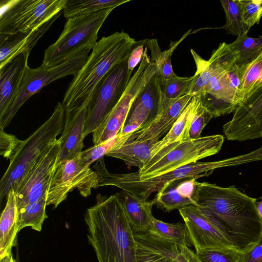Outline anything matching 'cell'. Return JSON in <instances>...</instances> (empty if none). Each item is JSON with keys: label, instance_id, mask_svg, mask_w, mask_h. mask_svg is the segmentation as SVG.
Here are the masks:
<instances>
[{"label": "cell", "instance_id": "1", "mask_svg": "<svg viewBox=\"0 0 262 262\" xmlns=\"http://www.w3.org/2000/svg\"><path fill=\"white\" fill-rule=\"evenodd\" d=\"M195 205L210 214L224 235L241 253L252 249L262 237V220L256 199L234 186L222 187L196 181Z\"/></svg>", "mask_w": 262, "mask_h": 262}, {"label": "cell", "instance_id": "2", "mask_svg": "<svg viewBox=\"0 0 262 262\" xmlns=\"http://www.w3.org/2000/svg\"><path fill=\"white\" fill-rule=\"evenodd\" d=\"M84 220L98 262H137L134 233L118 193L110 196L98 194Z\"/></svg>", "mask_w": 262, "mask_h": 262}, {"label": "cell", "instance_id": "3", "mask_svg": "<svg viewBox=\"0 0 262 262\" xmlns=\"http://www.w3.org/2000/svg\"><path fill=\"white\" fill-rule=\"evenodd\" d=\"M136 41L123 31L98 41L68 87L62 102L65 110L76 108L90 101L96 87L110 70L127 60Z\"/></svg>", "mask_w": 262, "mask_h": 262}, {"label": "cell", "instance_id": "4", "mask_svg": "<svg viewBox=\"0 0 262 262\" xmlns=\"http://www.w3.org/2000/svg\"><path fill=\"white\" fill-rule=\"evenodd\" d=\"M247 162L245 155L217 161H198L145 178H139L131 173H111L106 167L103 157L96 161L93 168L98 175L99 187L115 186L147 200L152 193L158 192L164 184L171 181L188 178L198 179L210 175L215 169L238 165Z\"/></svg>", "mask_w": 262, "mask_h": 262}, {"label": "cell", "instance_id": "5", "mask_svg": "<svg viewBox=\"0 0 262 262\" xmlns=\"http://www.w3.org/2000/svg\"><path fill=\"white\" fill-rule=\"evenodd\" d=\"M64 115L63 105L58 102L49 118L29 137L22 140L9 159L8 167L0 181L1 201L17 186L35 160L58 140L57 137L63 129Z\"/></svg>", "mask_w": 262, "mask_h": 262}, {"label": "cell", "instance_id": "6", "mask_svg": "<svg viewBox=\"0 0 262 262\" xmlns=\"http://www.w3.org/2000/svg\"><path fill=\"white\" fill-rule=\"evenodd\" d=\"M114 9H104L68 18L58 38L45 51L40 66L54 67L85 49L92 50L98 41L100 28Z\"/></svg>", "mask_w": 262, "mask_h": 262}, {"label": "cell", "instance_id": "7", "mask_svg": "<svg viewBox=\"0 0 262 262\" xmlns=\"http://www.w3.org/2000/svg\"><path fill=\"white\" fill-rule=\"evenodd\" d=\"M85 49L72 58L49 67L32 69L26 67L19 85L4 113L0 116V128L8 126L22 105L32 96L50 83L68 75H75L82 68L89 55Z\"/></svg>", "mask_w": 262, "mask_h": 262}, {"label": "cell", "instance_id": "8", "mask_svg": "<svg viewBox=\"0 0 262 262\" xmlns=\"http://www.w3.org/2000/svg\"><path fill=\"white\" fill-rule=\"evenodd\" d=\"M67 0H2L0 34L25 32L61 12Z\"/></svg>", "mask_w": 262, "mask_h": 262}, {"label": "cell", "instance_id": "9", "mask_svg": "<svg viewBox=\"0 0 262 262\" xmlns=\"http://www.w3.org/2000/svg\"><path fill=\"white\" fill-rule=\"evenodd\" d=\"M158 72L145 47L142 60L123 95L105 121L93 133L94 145L101 144L116 136L122 128L131 106Z\"/></svg>", "mask_w": 262, "mask_h": 262}, {"label": "cell", "instance_id": "10", "mask_svg": "<svg viewBox=\"0 0 262 262\" xmlns=\"http://www.w3.org/2000/svg\"><path fill=\"white\" fill-rule=\"evenodd\" d=\"M133 73L126 60L114 66L100 81L90 99L84 138L105 121L123 95Z\"/></svg>", "mask_w": 262, "mask_h": 262}, {"label": "cell", "instance_id": "11", "mask_svg": "<svg viewBox=\"0 0 262 262\" xmlns=\"http://www.w3.org/2000/svg\"><path fill=\"white\" fill-rule=\"evenodd\" d=\"M248 66L241 67L235 64L232 68L219 70L197 96L213 118L233 112L241 103L242 80Z\"/></svg>", "mask_w": 262, "mask_h": 262}, {"label": "cell", "instance_id": "12", "mask_svg": "<svg viewBox=\"0 0 262 262\" xmlns=\"http://www.w3.org/2000/svg\"><path fill=\"white\" fill-rule=\"evenodd\" d=\"M224 141L215 135L188 139L178 144L153 164L131 174L139 178L157 176L218 153Z\"/></svg>", "mask_w": 262, "mask_h": 262}, {"label": "cell", "instance_id": "13", "mask_svg": "<svg viewBox=\"0 0 262 262\" xmlns=\"http://www.w3.org/2000/svg\"><path fill=\"white\" fill-rule=\"evenodd\" d=\"M99 187L97 173L84 164L79 155L57 164L48 192L47 205L56 208L75 189L83 197H88L92 189Z\"/></svg>", "mask_w": 262, "mask_h": 262}, {"label": "cell", "instance_id": "14", "mask_svg": "<svg viewBox=\"0 0 262 262\" xmlns=\"http://www.w3.org/2000/svg\"><path fill=\"white\" fill-rule=\"evenodd\" d=\"M60 150L58 139L35 160L13 189L18 211L29 204L47 198Z\"/></svg>", "mask_w": 262, "mask_h": 262}, {"label": "cell", "instance_id": "15", "mask_svg": "<svg viewBox=\"0 0 262 262\" xmlns=\"http://www.w3.org/2000/svg\"><path fill=\"white\" fill-rule=\"evenodd\" d=\"M179 211L188 229L195 252L209 249H235L208 212L195 205Z\"/></svg>", "mask_w": 262, "mask_h": 262}, {"label": "cell", "instance_id": "16", "mask_svg": "<svg viewBox=\"0 0 262 262\" xmlns=\"http://www.w3.org/2000/svg\"><path fill=\"white\" fill-rule=\"evenodd\" d=\"M228 140L244 141L262 137V83L239 104L223 127Z\"/></svg>", "mask_w": 262, "mask_h": 262}, {"label": "cell", "instance_id": "17", "mask_svg": "<svg viewBox=\"0 0 262 262\" xmlns=\"http://www.w3.org/2000/svg\"><path fill=\"white\" fill-rule=\"evenodd\" d=\"M89 101L76 108L65 110L63 127L58 139L60 150L57 164L72 159L82 151Z\"/></svg>", "mask_w": 262, "mask_h": 262}, {"label": "cell", "instance_id": "18", "mask_svg": "<svg viewBox=\"0 0 262 262\" xmlns=\"http://www.w3.org/2000/svg\"><path fill=\"white\" fill-rule=\"evenodd\" d=\"M192 98L191 94L172 99L162 112L143 127L133 133L126 142L160 138L169 131Z\"/></svg>", "mask_w": 262, "mask_h": 262}, {"label": "cell", "instance_id": "19", "mask_svg": "<svg viewBox=\"0 0 262 262\" xmlns=\"http://www.w3.org/2000/svg\"><path fill=\"white\" fill-rule=\"evenodd\" d=\"M137 262H177L181 245L147 231L134 233Z\"/></svg>", "mask_w": 262, "mask_h": 262}, {"label": "cell", "instance_id": "20", "mask_svg": "<svg viewBox=\"0 0 262 262\" xmlns=\"http://www.w3.org/2000/svg\"><path fill=\"white\" fill-rule=\"evenodd\" d=\"M61 13H59L39 27L28 32L0 34V68L19 54L29 55L38 40Z\"/></svg>", "mask_w": 262, "mask_h": 262}, {"label": "cell", "instance_id": "21", "mask_svg": "<svg viewBox=\"0 0 262 262\" xmlns=\"http://www.w3.org/2000/svg\"><path fill=\"white\" fill-rule=\"evenodd\" d=\"M190 52L196 67V78L190 93L192 96H198L202 91L217 71L231 68L235 64L236 57L229 44L225 42L220 43L207 60L201 58L193 49Z\"/></svg>", "mask_w": 262, "mask_h": 262}, {"label": "cell", "instance_id": "22", "mask_svg": "<svg viewBox=\"0 0 262 262\" xmlns=\"http://www.w3.org/2000/svg\"><path fill=\"white\" fill-rule=\"evenodd\" d=\"M199 100L198 96H192L188 104L166 135L154 145L150 158L144 168L153 164L178 144L190 139L189 128Z\"/></svg>", "mask_w": 262, "mask_h": 262}, {"label": "cell", "instance_id": "23", "mask_svg": "<svg viewBox=\"0 0 262 262\" xmlns=\"http://www.w3.org/2000/svg\"><path fill=\"white\" fill-rule=\"evenodd\" d=\"M195 178H184L164 184L154 198L158 207L169 212L174 209L195 205Z\"/></svg>", "mask_w": 262, "mask_h": 262}, {"label": "cell", "instance_id": "24", "mask_svg": "<svg viewBox=\"0 0 262 262\" xmlns=\"http://www.w3.org/2000/svg\"><path fill=\"white\" fill-rule=\"evenodd\" d=\"M118 193L133 233L148 231L154 217L151 210L154 199L147 201L124 190Z\"/></svg>", "mask_w": 262, "mask_h": 262}, {"label": "cell", "instance_id": "25", "mask_svg": "<svg viewBox=\"0 0 262 262\" xmlns=\"http://www.w3.org/2000/svg\"><path fill=\"white\" fill-rule=\"evenodd\" d=\"M29 55L21 54L0 68V116L13 98L21 79Z\"/></svg>", "mask_w": 262, "mask_h": 262}, {"label": "cell", "instance_id": "26", "mask_svg": "<svg viewBox=\"0 0 262 262\" xmlns=\"http://www.w3.org/2000/svg\"><path fill=\"white\" fill-rule=\"evenodd\" d=\"M0 219V258L12 253L18 231L17 225L18 209L15 191L11 189Z\"/></svg>", "mask_w": 262, "mask_h": 262}, {"label": "cell", "instance_id": "27", "mask_svg": "<svg viewBox=\"0 0 262 262\" xmlns=\"http://www.w3.org/2000/svg\"><path fill=\"white\" fill-rule=\"evenodd\" d=\"M157 139L132 141L113 148L105 156L123 160L129 166L137 167L141 170L147 164L152 147Z\"/></svg>", "mask_w": 262, "mask_h": 262}, {"label": "cell", "instance_id": "28", "mask_svg": "<svg viewBox=\"0 0 262 262\" xmlns=\"http://www.w3.org/2000/svg\"><path fill=\"white\" fill-rule=\"evenodd\" d=\"M191 30L185 32L178 41L171 42L169 49L163 51H161L156 39H147L145 46L150 52L151 60L157 66V76L160 82L167 80L177 75L172 70L171 56L178 45L190 34Z\"/></svg>", "mask_w": 262, "mask_h": 262}, {"label": "cell", "instance_id": "29", "mask_svg": "<svg viewBox=\"0 0 262 262\" xmlns=\"http://www.w3.org/2000/svg\"><path fill=\"white\" fill-rule=\"evenodd\" d=\"M229 46L236 57L235 64L241 67H247L262 52V36L253 38L246 33L237 36Z\"/></svg>", "mask_w": 262, "mask_h": 262}, {"label": "cell", "instance_id": "30", "mask_svg": "<svg viewBox=\"0 0 262 262\" xmlns=\"http://www.w3.org/2000/svg\"><path fill=\"white\" fill-rule=\"evenodd\" d=\"M148 231L181 246L189 248L193 246L189 231L185 223H167L154 217Z\"/></svg>", "mask_w": 262, "mask_h": 262}, {"label": "cell", "instance_id": "31", "mask_svg": "<svg viewBox=\"0 0 262 262\" xmlns=\"http://www.w3.org/2000/svg\"><path fill=\"white\" fill-rule=\"evenodd\" d=\"M130 0H67L63 10V16L69 18L107 9H115Z\"/></svg>", "mask_w": 262, "mask_h": 262}, {"label": "cell", "instance_id": "32", "mask_svg": "<svg viewBox=\"0 0 262 262\" xmlns=\"http://www.w3.org/2000/svg\"><path fill=\"white\" fill-rule=\"evenodd\" d=\"M47 198H43L23 208L17 213V225L18 231L27 227L40 232L43 222L48 217L46 214Z\"/></svg>", "mask_w": 262, "mask_h": 262}, {"label": "cell", "instance_id": "33", "mask_svg": "<svg viewBox=\"0 0 262 262\" xmlns=\"http://www.w3.org/2000/svg\"><path fill=\"white\" fill-rule=\"evenodd\" d=\"M226 15V21L222 27L227 33L236 36L248 33L250 29L244 22L239 0L220 1Z\"/></svg>", "mask_w": 262, "mask_h": 262}, {"label": "cell", "instance_id": "34", "mask_svg": "<svg viewBox=\"0 0 262 262\" xmlns=\"http://www.w3.org/2000/svg\"><path fill=\"white\" fill-rule=\"evenodd\" d=\"M262 83V52L244 73L241 90L242 102ZM241 102V103H242Z\"/></svg>", "mask_w": 262, "mask_h": 262}, {"label": "cell", "instance_id": "35", "mask_svg": "<svg viewBox=\"0 0 262 262\" xmlns=\"http://www.w3.org/2000/svg\"><path fill=\"white\" fill-rule=\"evenodd\" d=\"M195 78V74L190 77L176 75L167 80L159 81L160 90L166 97L171 99L190 94Z\"/></svg>", "mask_w": 262, "mask_h": 262}, {"label": "cell", "instance_id": "36", "mask_svg": "<svg viewBox=\"0 0 262 262\" xmlns=\"http://www.w3.org/2000/svg\"><path fill=\"white\" fill-rule=\"evenodd\" d=\"M195 253L201 262H240L235 249H209Z\"/></svg>", "mask_w": 262, "mask_h": 262}, {"label": "cell", "instance_id": "37", "mask_svg": "<svg viewBox=\"0 0 262 262\" xmlns=\"http://www.w3.org/2000/svg\"><path fill=\"white\" fill-rule=\"evenodd\" d=\"M118 135L101 144L93 145L90 148L82 151L79 154L81 161L85 164L90 166L95 161L103 157L110 150L116 143Z\"/></svg>", "mask_w": 262, "mask_h": 262}, {"label": "cell", "instance_id": "38", "mask_svg": "<svg viewBox=\"0 0 262 262\" xmlns=\"http://www.w3.org/2000/svg\"><path fill=\"white\" fill-rule=\"evenodd\" d=\"M245 23L250 28L262 17V0H239Z\"/></svg>", "mask_w": 262, "mask_h": 262}, {"label": "cell", "instance_id": "39", "mask_svg": "<svg viewBox=\"0 0 262 262\" xmlns=\"http://www.w3.org/2000/svg\"><path fill=\"white\" fill-rule=\"evenodd\" d=\"M212 118L211 113L203 106L200 99L189 128V138H199L202 130Z\"/></svg>", "mask_w": 262, "mask_h": 262}, {"label": "cell", "instance_id": "40", "mask_svg": "<svg viewBox=\"0 0 262 262\" xmlns=\"http://www.w3.org/2000/svg\"><path fill=\"white\" fill-rule=\"evenodd\" d=\"M16 136L6 133L0 128V154L5 158L10 159L21 143Z\"/></svg>", "mask_w": 262, "mask_h": 262}, {"label": "cell", "instance_id": "41", "mask_svg": "<svg viewBox=\"0 0 262 262\" xmlns=\"http://www.w3.org/2000/svg\"><path fill=\"white\" fill-rule=\"evenodd\" d=\"M146 40L147 39L137 41L133 48L127 60L128 68L130 71L134 72L135 68L140 63Z\"/></svg>", "mask_w": 262, "mask_h": 262}, {"label": "cell", "instance_id": "42", "mask_svg": "<svg viewBox=\"0 0 262 262\" xmlns=\"http://www.w3.org/2000/svg\"><path fill=\"white\" fill-rule=\"evenodd\" d=\"M240 262H262V237L250 250L239 252Z\"/></svg>", "mask_w": 262, "mask_h": 262}, {"label": "cell", "instance_id": "43", "mask_svg": "<svg viewBox=\"0 0 262 262\" xmlns=\"http://www.w3.org/2000/svg\"><path fill=\"white\" fill-rule=\"evenodd\" d=\"M181 252L187 259L188 262H201L195 252L185 246H181Z\"/></svg>", "mask_w": 262, "mask_h": 262}, {"label": "cell", "instance_id": "44", "mask_svg": "<svg viewBox=\"0 0 262 262\" xmlns=\"http://www.w3.org/2000/svg\"><path fill=\"white\" fill-rule=\"evenodd\" d=\"M0 262H15V261L13 257L12 253H11L8 255L0 258Z\"/></svg>", "mask_w": 262, "mask_h": 262}, {"label": "cell", "instance_id": "45", "mask_svg": "<svg viewBox=\"0 0 262 262\" xmlns=\"http://www.w3.org/2000/svg\"><path fill=\"white\" fill-rule=\"evenodd\" d=\"M15 262H19L17 257V258L15 259Z\"/></svg>", "mask_w": 262, "mask_h": 262}, {"label": "cell", "instance_id": "46", "mask_svg": "<svg viewBox=\"0 0 262 262\" xmlns=\"http://www.w3.org/2000/svg\"><path fill=\"white\" fill-rule=\"evenodd\" d=\"M260 199H262V196H261V197L260 198Z\"/></svg>", "mask_w": 262, "mask_h": 262}]
</instances>
